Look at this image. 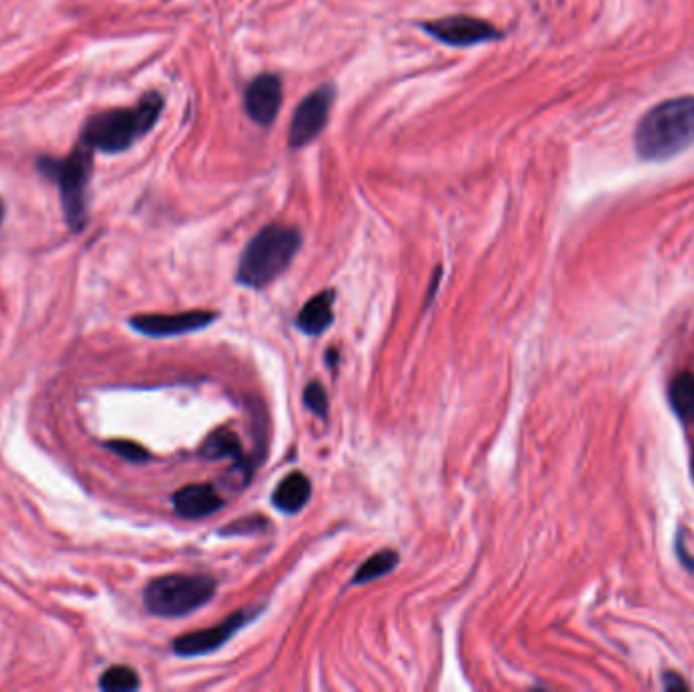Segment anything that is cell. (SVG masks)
<instances>
[{"mask_svg":"<svg viewBox=\"0 0 694 692\" xmlns=\"http://www.w3.org/2000/svg\"><path fill=\"white\" fill-rule=\"evenodd\" d=\"M3 218H5V205L3 201H0V222H3Z\"/></svg>","mask_w":694,"mask_h":692,"instance_id":"obj_23","label":"cell"},{"mask_svg":"<svg viewBox=\"0 0 694 692\" xmlns=\"http://www.w3.org/2000/svg\"><path fill=\"white\" fill-rule=\"evenodd\" d=\"M141 686V678L128 666H112L100 678V688L106 692H130Z\"/></svg>","mask_w":694,"mask_h":692,"instance_id":"obj_17","label":"cell"},{"mask_svg":"<svg viewBox=\"0 0 694 692\" xmlns=\"http://www.w3.org/2000/svg\"><path fill=\"white\" fill-rule=\"evenodd\" d=\"M335 362H337V354H335V350H329V354H327V364L333 368Z\"/></svg>","mask_w":694,"mask_h":692,"instance_id":"obj_22","label":"cell"},{"mask_svg":"<svg viewBox=\"0 0 694 692\" xmlns=\"http://www.w3.org/2000/svg\"><path fill=\"white\" fill-rule=\"evenodd\" d=\"M396 565H398V552L396 550H390V548L380 550L358 569V573L354 575L352 585H362V583H370V581L382 579L388 573H392L396 569Z\"/></svg>","mask_w":694,"mask_h":692,"instance_id":"obj_15","label":"cell"},{"mask_svg":"<svg viewBox=\"0 0 694 692\" xmlns=\"http://www.w3.org/2000/svg\"><path fill=\"white\" fill-rule=\"evenodd\" d=\"M692 477H694V453H692Z\"/></svg>","mask_w":694,"mask_h":692,"instance_id":"obj_24","label":"cell"},{"mask_svg":"<svg viewBox=\"0 0 694 692\" xmlns=\"http://www.w3.org/2000/svg\"><path fill=\"white\" fill-rule=\"evenodd\" d=\"M108 449L114 451L116 455H120L122 459L130 461V463H145L151 459L149 451L141 445H136L132 441H110Z\"/></svg>","mask_w":694,"mask_h":692,"instance_id":"obj_19","label":"cell"},{"mask_svg":"<svg viewBox=\"0 0 694 692\" xmlns=\"http://www.w3.org/2000/svg\"><path fill=\"white\" fill-rule=\"evenodd\" d=\"M670 404L684 423H694V374L680 372L670 382Z\"/></svg>","mask_w":694,"mask_h":692,"instance_id":"obj_14","label":"cell"},{"mask_svg":"<svg viewBox=\"0 0 694 692\" xmlns=\"http://www.w3.org/2000/svg\"><path fill=\"white\" fill-rule=\"evenodd\" d=\"M303 400H305V406L311 412H315L317 417H321V419L327 417L329 400H327V390L321 386V382H309V386L303 392Z\"/></svg>","mask_w":694,"mask_h":692,"instance_id":"obj_18","label":"cell"},{"mask_svg":"<svg viewBox=\"0 0 694 692\" xmlns=\"http://www.w3.org/2000/svg\"><path fill=\"white\" fill-rule=\"evenodd\" d=\"M664 688L666 690H686L688 688V684L682 680V676H678V674H674V672H668L666 676H664Z\"/></svg>","mask_w":694,"mask_h":692,"instance_id":"obj_21","label":"cell"},{"mask_svg":"<svg viewBox=\"0 0 694 692\" xmlns=\"http://www.w3.org/2000/svg\"><path fill=\"white\" fill-rule=\"evenodd\" d=\"M163 106V96L151 92L132 108H116L96 114L84 128V143L102 153L126 151L157 124Z\"/></svg>","mask_w":694,"mask_h":692,"instance_id":"obj_3","label":"cell"},{"mask_svg":"<svg viewBox=\"0 0 694 692\" xmlns=\"http://www.w3.org/2000/svg\"><path fill=\"white\" fill-rule=\"evenodd\" d=\"M216 581L201 575H167L151 581L145 589V607L159 617H183L210 603Z\"/></svg>","mask_w":694,"mask_h":692,"instance_id":"obj_4","label":"cell"},{"mask_svg":"<svg viewBox=\"0 0 694 692\" xmlns=\"http://www.w3.org/2000/svg\"><path fill=\"white\" fill-rule=\"evenodd\" d=\"M260 611L258 609H242L230 617H226L220 624L207 628V630H199V632H191V634H183L173 642V652L177 656L183 658H193V656H203L216 652L218 648H222L234 634H238L248 621H252Z\"/></svg>","mask_w":694,"mask_h":692,"instance_id":"obj_8","label":"cell"},{"mask_svg":"<svg viewBox=\"0 0 694 692\" xmlns=\"http://www.w3.org/2000/svg\"><path fill=\"white\" fill-rule=\"evenodd\" d=\"M335 102V86L323 84L307 94L295 108L289 126V147L303 149L311 145L329 122V112Z\"/></svg>","mask_w":694,"mask_h":692,"instance_id":"obj_6","label":"cell"},{"mask_svg":"<svg viewBox=\"0 0 694 692\" xmlns=\"http://www.w3.org/2000/svg\"><path fill=\"white\" fill-rule=\"evenodd\" d=\"M201 455L205 459H224V457H234L242 459V443L236 433L232 431H216L205 439L201 447Z\"/></svg>","mask_w":694,"mask_h":692,"instance_id":"obj_16","label":"cell"},{"mask_svg":"<svg viewBox=\"0 0 694 692\" xmlns=\"http://www.w3.org/2000/svg\"><path fill=\"white\" fill-rule=\"evenodd\" d=\"M283 80L276 74L254 78L244 92V108L248 118L258 126H270L281 112Z\"/></svg>","mask_w":694,"mask_h":692,"instance_id":"obj_10","label":"cell"},{"mask_svg":"<svg viewBox=\"0 0 694 692\" xmlns=\"http://www.w3.org/2000/svg\"><path fill=\"white\" fill-rule=\"evenodd\" d=\"M49 167L41 165L45 173L57 179L61 191V205L67 226L74 232L84 230L88 220V181L92 173L90 147L84 143L63 161H45Z\"/></svg>","mask_w":694,"mask_h":692,"instance_id":"obj_5","label":"cell"},{"mask_svg":"<svg viewBox=\"0 0 694 692\" xmlns=\"http://www.w3.org/2000/svg\"><path fill=\"white\" fill-rule=\"evenodd\" d=\"M222 506L224 500L210 483H193V486H185L173 496L175 512L189 520L210 516L218 512Z\"/></svg>","mask_w":694,"mask_h":692,"instance_id":"obj_11","label":"cell"},{"mask_svg":"<svg viewBox=\"0 0 694 692\" xmlns=\"http://www.w3.org/2000/svg\"><path fill=\"white\" fill-rule=\"evenodd\" d=\"M421 29L427 35H431L433 39H437L439 43L449 45V47H457V49L498 41L504 37V33L498 27H494L492 23L483 21V19H475V17H465V15L443 17L437 21L421 23Z\"/></svg>","mask_w":694,"mask_h":692,"instance_id":"obj_7","label":"cell"},{"mask_svg":"<svg viewBox=\"0 0 694 692\" xmlns=\"http://www.w3.org/2000/svg\"><path fill=\"white\" fill-rule=\"evenodd\" d=\"M634 145L650 163L668 161L694 145V96L670 98L650 108L638 122Z\"/></svg>","mask_w":694,"mask_h":692,"instance_id":"obj_1","label":"cell"},{"mask_svg":"<svg viewBox=\"0 0 694 692\" xmlns=\"http://www.w3.org/2000/svg\"><path fill=\"white\" fill-rule=\"evenodd\" d=\"M218 319L214 311H183L171 315H136L130 319L132 329L149 337H175L212 325Z\"/></svg>","mask_w":694,"mask_h":692,"instance_id":"obj_9","label":"cell"},{"mask_svg":"<svg viewBox=\"0 0 694 692\" xmlns=\"http://www.w3.org/2000/svg\"><path fill=\"white\" fill-rule=\"evenodd\" d=\"M303 236L297 228L285 224L264 226L244 248L236 281L248 289H264L291 266L301 250Z\"/></svg>","mask_w":694,"mask_h":692,"instance_id":"obj_2","label":"cell"},{"mask_svg":"<svg viewBox=\"0 0 694 692\" xmlns=\"http://www.w3.org/2000/svg\"><path fill=\"white\" fill-rule=\"evenodd\" d=\"M311 481L305 473L295 471L287 475L276 490L272 492V504L276 510H281L285 514H297L301 512L309 498H311Z\"/></svg>","mask_w":694,"mask_h":692,"instance_id":"obj_12","label":"cell"},{"mask_svg":"<svg viewBox=\"0 0 694 692\" xmlns=\"http://www.w3.org/2000/svg\"><path fill=\"white\" fill-rule=\"evenodd\" d=\"M335 291H323L309 299L297 315V327L307 335H321L333 323Z\"/></svg>","mask_w":694,"mask_h":692,"instance_id":"obj_13","label":"cell"},{"mask_svg":"<svg viewBox=\"0 0 694 692\" xmlns=\"http://www.w3.org/2000/svg\"><path fill=\"white\" fill-rule=\"evenodd\" d=\"M266 526H268V520H264L260 516H252V518H244L240 522L226 526L224 534H248V532H256V530H264Z\"/></svg>","mask_w":694,"mask_h":692,"instance_id":"obj_20","label":"cell"}]
</instances>
